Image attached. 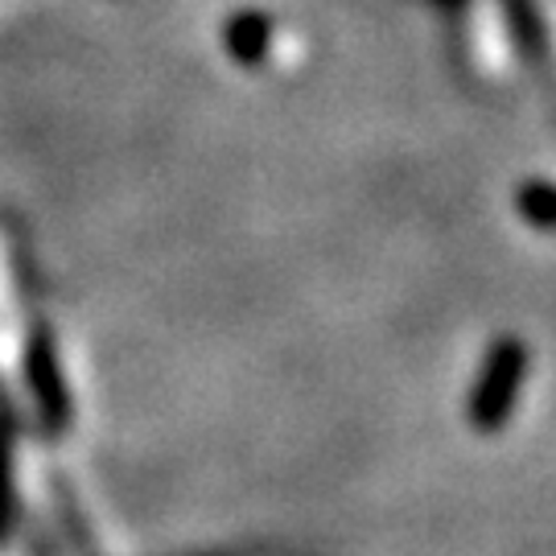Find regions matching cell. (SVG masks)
Here are the masks:
<instances>
[{"instance_id": "6da1fadb", "label": "cell", "mask_w": 556, "mask_h": 556, "mask_svg": "<svg viewBox=\"0 0 556 556\" xmlns=\"http://www.w3.org/2000/svg\"><path fill=\"white\" fill-rule=\"evenodd\" d=\"M523 379H528V342L516 334H503L486 351L478 379L470 388V408L466 417L478 433H498L511 413H516V400L523 392Z\"/></svg>"}, {"instance_id": "7a4b0ae2", "label": "cell", "mask_w": 556, "mask_h": 556, "mask_svg": "<svg viewBox=\"0 0 556 556\" xmlns=\"http://www.w3.org/2000/svg\"><path fill=\"white\" fill-rule=\"evenodd\" d=\"M503 17H507L519 59L528 66H544V59H548V25H544V13L536 9V0H503Z\"/></svg>"}, {"instance_id": "3957f363", "label": "cell", "mask_w": 556, "mask_h": 556, "mask_svg": "<svg viewBox=\"0 0 556 556\" xmlns=\"http://www.w3.org/2000/svg\"><path fill=\"white\" fill-rule=\"evenodd\" d=\"M516 215L536 231H556V181H519Z\"/></svg>"}, {"instance_id": "277c9868", "label": "cell", "mask_w": 556, "mask_h": 556, "mask_svg": "<svg viewBox=\"0 0 556 556\" xmlns=\"http://www.w3.org/2000/svg\"><path fill=\"white\" fill-rule=\"evenodd\" d=\"M268 38H273V25L264 13H239L231 25H227V46L243 66H252L268 54Z\"/></svg>"}]
</instances>
